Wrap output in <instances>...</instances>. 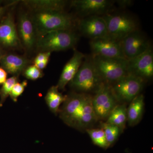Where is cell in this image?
I'll use <instances>...</instances> for the list:
<instances>
[{
	"label": "cell",
	"instance_id": "obj_1",
	"mask_svg": "<svg viewBox=\"0 0 153 153\" xmlns=\"http://www.w3.org/2000/svg\"><path fill=\"white\" fill-rule=\"evenodd\" d=\"M31 16L37 38L52 31L73 30L78 22L73 16L64 12H34Z\"/></svg>",
	"mask_w": 153,
	"mask_h": 153
},
{
	"label": "cell",
	"instance_id": "obj_2",
	"mask_svg": "<svg viewBox=\"0 0 153 153\" xmlns=\"http://www.w3.org/2000/svg\"><path fill=\"white\" fill-rule=\"evenodd\" d=\"M78 40L73 30L52 31L37 38L36 48L39 52L64 51L74 48Z\"/></svg>",
	"mask_w": 153,
	"mask_h": 153
},
{
	"label": "cell",
	"instance_id": "obj_3",
	"mask_svg": "<svg viewBox=\"0 0 153 153\" xmlns=\"http://www.w3.org/2000/svg\"><path fill=\"white\" fill-rule=\"evenodd\" d=\"M92 63L103 82L111 85L128 74V60L91 56Z\"/></svg>",
	"mask_w": 153,
	"mask_h": 153
},
{
	"label": "cell",
	"instance_id": "obj_4",
	"mask_svg": "<svg viewBox=\"0 0 153 153\" xmlns=\"http://www.w3.org/2000/svg\"><path fill=\"white\" fill-rule=\"evenodd\" d=\"M103 81L92 63L91 56L85 57L79 70L69 82L70 87L78 93L96 92Z\"/></svg>",
	"mask_w": 153,
	"mask_h": 153
},
{
	"label": "cell",
	"instance_id": "obj_5",
	"mask_svg": "<svg viewBox=\"0 0 153 153\" xmlns=\"http://www.w3.org/2000/svg\"><path fill=\"white\" fill-rule=\"evenodd\" d=\"M88 94L74 91L66 95V100L60 108L58 114L67 125L78 129L83 105Z\"/></svg>",
	"mask_w": 153,
	"mask_h": 153
},
{
	"label": "cell",
	"instance_id": "obj_6",
	"mask_svg": "<svg viewBox=\"0 0 153 153\" xmlns=\"http://www.w3.org/2000/svg\"><path fill=\"white\" fill-rule=\"evenodd\" d=\"M102 17L106 22L108 37L117 41L138 30L137 22L127 15L108 13Z\"/></svg>",
	"mask_w": 153,
	"mask_h": 153
},
{
	"label": "cell",
	"instance_id": "obj_7",
	"mask_svg": "<svg viewBox=\"0 0 153 153\" xmlns=\"http://www.w3.org/2000/svg\"><path fill=\"white\" fill-rule=\"evenodd\" d=\"M144 82L141 77L128 74L111 85L118 101L131 102L140 94Z\"/></svg>",
	"mask_w": 153,
	"mask_h": 153
},
{
	"label": "cell",
	"instance_id": "obj_8",
	"mask_svg": "<svg viewBox=\"0 0 153 153\" xmlns=\"http://www.w3.org/2000/svg\"><path fill=\"white\" fill-rule=\"evenodd\" d=\"M92 97V105L98 120L107 118L118 100L113 92L111 85L105 82L102 83Z\"/></svg>",
	"mask_w": 153,
	"mask_h": 153
},
{
	"label": "cell",
	"instance_id": "obj_9",
	"mask_svg": "<svg viewBox=\"0 0 153 153\" xmlns=\"http://www.w3.org/2000/svg\"><path fill=\"white\" fill-rule=\"evenodd\" d=\"M124 56L132 59L146 52L152 47L146 37L139 30L134 31L120 41Z\"/></svg>",
	"mask_w": 153,
	"mask_h": 153
},
{
	"label": "cell",
	"instance_id": "obj_10",
	"mask_svg": "<svg viewBox=\"0 0 153 153\" xmlns=\"http://www.w3.org/2000/svg\"><path fill=\"white\" fill-rule=\"evenodd\" d=\"M0 47L8 49L22 47L13 15L9 13L0 20Z\"/></svg>",
	"mask_w": 153,
	"mask_h": 153
},
{
	"label": "cell",
	"instance_id": "obj_11",
	"mask_svg": "<svg viewBox=\"0 0 153 153\" xmlns=\"http://www.w3.org/2000/svg\"><path fill=\"white\" fill-rule=\"evenodd\" d=\"M128 72L144 80L152 77L153 52L152 47L140 55L128 60Z\"/></svg>",
	"mask_w": 153,
	"mask_h": 153
},
{
	"label": "cell",
	"instance_id": "obj_12",
	"mask_svg": "<svg viewBox=\"0 0 153 153\" xmlns=\"http://www.w3.org/2000/svg\"><path fill=\"white\" fill-rule=\"evenodd\" d=\"M113 4L108 0H74L71 1V6L84 18L108 13Z\"/></svg>",
	"mask_w": 153,
	"mask_h": 153
},
{
	"label": "cell",
	"instance_id": "obj_13",
	"mask_svg": "<svg viewBox=\"0 0 153 153\" xmlns=\"http://www.w3.org/2000/svg\"><path fill=\"white\" fill-rule=\"evenodd\" d=\"M92 55L109 58H123L120 41L109 38H96L90 40Z\"/></svg>",
	"mask_w": 153,
	"mask_h": 153
},
{
	"label": "cell",
	"instance_id": "obj_14",
	"mask_svg": "<svg viewBox=\"0 0 153 153\" xmlns=\"http://www.w3.org/2000/svg\"><path fill=\"white\" fill-rule=\"evenodd\" d=\"M17 31L22 47L27 51H31L36 47L37 39L36 29L31 16L25 12L19 16Z\"/></svg>",
	"mask_w": 153,
	"mask_h": 153
},
{
	"label": "cell",
	"instance_id": "obj_15",
	"mask_svg": "<svg viewBox=\"0 0 153 153\" xmlns=\"http://www.w3.org/2000/svg\"><path fill=\"white\" fill-rule=\"evenodd\" d=\"M77 27L83 36L91 39L108 37L107 27L102 16H92L80 19Z\"/></svg>",
	"mask_w": 153,
	"mask_h": 153
},
{
	"label": "cell",
	"instance_id": "obj_16",
	"mask_svg": "<svg viewBox=\"0 0 153 153\" xmlns=\"http://www.w3.org/2000/svg\"><path fill=\"white\" fill-rule=\"evenodd\" d=\"M85 57V55L82 52L76 49L74 50L73 56L63 67L56 85L59 90H64L66 85L74 78Z\"/></svg>",
	"mask_w": 153,
	"mask_h": 153
},
{
	"label": "cell",
	"instance_id": "obj_17",
	"mask_svg": "<svg viewBox=\"0 0 153 153\" xmlns=\"http://www.w3.org/2000/svg\"><path fill=\"white\" fill-rule=\"evenodd\" d=\"M30 63L27 57L13 53H4L0 59L1 67L7 73L17 77Z\"/></svg>",
	"mask_w": 153,
	"mask_h": 153
},
{
	"label": "cell",
	"instance_id": "obj_18",
	"mask_svg": "<svg viewBox=\"0 0 153 153\" xmlns=\"http://www.w3.org/2000/svg\"><path fill=\"white\" fill-rule=\"evenodd\" d=\"M22 2L33 12H64L67 3L62 0H26Z\"/></svg>",
	"mask_w": 153,
	"mask_h": 153
},
{
	"label": "cell",
	"instance_id": "obj_19",
	"mask_svg": "<svg viewBox=\"0 0 153 153\" xmlns=\"http://www.w3.org/2000/svg\"><path fill=\"white\" fill-rule=\"evenodd\" d=\"M144 97L143 94L135 97L127 108V122L130 126L136 125L142 118L144 109Z\"/></svg>",
	"mask_w": 153,
	"mask_h": 153
},
{
	"label": "cell",
	"instance_id": "obj_20",
	"mask_svg": "<svg viewBox=\"0 0 153 153\" xmlns=\"http://www.w3.org/2000/svg\"><path fill=\"white\" fill-rule=\"evenodd\" d=\"M92 97L88 94L85 99L77 129L86 130L98 120L92 105Z\"/></svg>",
	"mask_w": 153,
	"mask_h": 153
},
{
	"label": "cell",
	"instance_id": "obj_21",
	"mask_svg": "<svg viewBox=\"0 0 153 153\" xmlns=\"http://www.w3.org/2000/svg\"><path fill=\"white\" fill-rule=\"evenodd\" d=\"M66 98V95H63L56 85H53L47 91L45 100L49 110L54 114L57 115L59 113L60 105Z\"/></svg>",
	"mask_w": 153,
	"mask_h": 153
},
{
	"label": "cell",
	"instance_id": "obj_22",
	"mask_svg": "<svg viewBox=\"0 0 153 153\" xmlns=\"http://www.w3.org/2000/svg\"><path fill=\"white\" fill-rule=\"evenodd\" d=\"M127 122V107L126 104L117 105L107 118L106 123L117 126L123 131Z\"/></svg>",
	"mask_w": 153,
	"mask_h": 153
},
{
	"label": "cell",
	"instance_id": "obj_23",
	"mask_svg": "<svg viewBox=\"0 0 153 153\" xmlns=\"http://www.w3.org/2000/svg\"><path fill=\"white\" fill-rule=\"evenodd\" d=\"M86 131L94 144L104 149L109 147L104 131L102 128H87Z\"/></svg>",
	"mask_w": 153,
	"mask_h": 153
},
{
	"label": "cell",
	"instance_id": "obj_24",
	"mask_svg": "<svg viewBox=\"0 0 153 153\" xmlns=\"http://www.w3.org/2000/svg\"><path fill=\"white\" fill-rule=\"evenodd\" d=\"M101 128L104 131L107 142L109 147L113 144L117 140L121 132L117 126L106 123H101Z\"/></svg>",
	"mask_w": 153,
	"mask_h": 153
},
{
	"label": "cell",
	"instance_id": "obj_25",
	"mask_svg": "<svg viewBox=\"0 0 153 153\" xmlns=\"http://www.w3.org/2000/svg\"><path fill=\"white\" fill-rule=\"evenodd\" d=\"M18 77L13 76L7 79L0 89V107L3 106L6 99L10 96L14 85L18 82Z\"/></svg>",
	"mask_w": 153,
	"mask_h": 153
},
{
	"label": "cell",
	"instance_id": "obj_26",
	"mask_svg": "<svg viewBox=\"0 0 153 153\" xmlns=\"http://www.w3.org/2000/svg\"><path fill=\"white\" fill-rule=\"evenodd\" d=\"M22 73L26 78L32 80H37L44 76L42 70L39 69L34 64L27 66Z\"/></svg>",
	"mask_w": 153,
	"mask_h": 153
},
{
	"label": "cell",
	"instance_id": "obj_27",
	"mask_svg": "<svg viewBox=\"0 0 153 153\" xmlns=\"http://www.w3.org/2000/svg\"><path fill=\"white\" fill-rule=\"evenodd\" d=\"M27 84V81L25 80L21 82H17L14 85L10 95L11 99L14 102H17L18 98L24 92Z\"/></svg>",
	"mask_w": 153,
	"mask_h": 153
},
{
	"label": "cell",
	"instance_id": "obj_28",
	"mask_svg": "<svg viewBox=\"0 0 153 153\" xmlns=\"http://www.w3.org/2000/svg\"><path fill=\"white\" fill-rule=\"evenodd\" d=\"M51 53L49 52H39L33 60V64L39 62L49 61Z\"/></svg>",
	"mask_w": 153,
	"mask_h": 153
},
{
	"label": "cell",
	"instance_id": "obj_29",
	"mask_svg": "<svg viewBox=\"0 0 153 153\" xmlns=\"http://www.w3.org/2000/svg\"><path fill=\"white\" fill-rule=\"evenodd\" d=\"M19 1H15L13 2L10 3L8 5L5 6H1L0 7V20L5 15L6 12L7 11L9 8H10L12 6L16 4Z\"/></svg>",
	"mask_w": 153,
	"mask_h": 153
},
{
	"label": "cell",
	"instance_id": "obj_30",
	"mask_svg": "<svg viewBox=\"0 0 153 153\" xmlns=\"http://www.w3.org/2000/svg\"><path fill=\"white\" fill-rule=\"evenodd\" d=\"M7 77V73L1 67H0V85L5 82Z\"/></svg>",
	"mask_w": 153,
	"mask_h": 153
},
{
	"label": "cell",
	"instance_id": "obj_31",
	"mask_svg": "<svg viewBox=\"0 0 153 153\" xmlns=\"http://www.w3.org/2000/svg\"><path fill=\"white\" fill-rule=\"evenodd\" d=\"M48 63H49V61H44V62H39V63H35L34 64L35 66H37L39 69L42 70L44 68H46Z\"/></svg>",
	"mask_w": 153,
	"mask_h": 153
},
{
	"label": "cell",
	"instance_id": "obj_32",
	"mask_svg": "<svg viewBox=\"0 0 153 153\" xmlns=\"http://www.w3.org/2000/svg\"><path fill=\"white\" fill-rule=\"evenodd\" d=\"M4 54V53L2 48L0 47V59Z\"/></svg>",
	"mask_w": 153,
	"mask_h": 153
},
{
	"label": "cell",
	"instance_id": "obj_33",
	"mask_svg": "<svg viewBox=\"0 0 153 153\" xmlns=\"http://www.w3.org/2000/svg\"><path fill=\"white\" fill-rule=\"evenodd\" d=\"M2 3V1H0V7H1V5Z\"/></svg>",
	"mask_w": 153,
	"mask_h": 153
}]
</instances>
